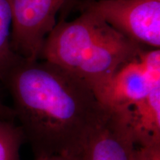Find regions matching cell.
<instances>
[{
	"instance_id": "cell-9",
	"label": "cell",
	"mask_w": 160,
	"mask_h": 160,
	"mask_svg": "<svg viewBox=\"0 0 160 160\" xmlns=\"http://www.w3.org/2000/svg\"><path fill=\"white\" fill-rule=\"evenodd\" d=\"M25 140L19 126L0 118V160H20V148Z\"/></svg>"
},
{
	"instance_id": "cell-3",
	"label": "cell",
	"mask_w": 160,
	"mask_h": 160,
	"mask_svg": "<svg viewBox=\"0 0 160 160\" xmlns=\"http://www.w3.org/2000/svg\"><path fill=\"white\" fill-rule=\"evenodd\" d=\"M111 27L139 45L160 47V0H99L83 3Z\"/></svg>"
},
{
	"instance_id": "cell-1",
	"label": "cell",
	"mask_w": 160,
	"mask_h": 160,
	"mask_svg": "<svg viewBox=\"0 0 160 160\" xmlns=\"http://www.w3.org/2000/svg\"><path fill=\"white\" fill-rule=\"evenodd\" d=\"M2 82L36 159L82 153L104 108L85 83L46 60L21 57Z\"/></svg>"
},
{
	"instance_id": "cell-7",
	"label": "cell",
	"mask_w": 160,
	"mask_h": 160,
	"mask_svg": "<svg viewBox=\"0 0 160 160\" xmlns=\"http://www.w3.org/2000/svg\"><path fill=\"white\" fill-rule=\"evenodd\" d=\"M121 110L136 146L160 143V86Z\"/></svg>"
},
{
	"instance_id": "cell-6",
	"label": "cell",
	"mask_w": 160,
	"mask_h": 160,
	"mask_svg": "<svg viewBox=\"0 0 160 160\" xmlns=\"http://www.w3.org/2000/svg\"><path fill=\"white\" fill-rule=\"evenodd\" d=\"M103 107L85 141L84 160H132L135 144L124 112Z\"/></svg>"
},
{
	"instance_id": "cell-5",
	"label": "cell",
	"mask_w": 160,
	"mask_h": 160,
	"mask_svg": "<svg viewBox=\"0 0 160 160\" xmlns=\"http://www.w3.org/2000/svg\"><path fill=\"white\" fill-rule=\"evenodd\" d=\"M160 86L159 49H142L113 76L100 103L112 109L126 108Z\"/></svg>"
},
{
	"instance_id": "cell-10",
	"label": "cell",
	"mask_w": 160,
	"mask_h": 160,
	"mask_svg": "<svg viewBox=\"0 0 160 160\" xmlns=\"http://www.w3.org/2000/svg\"><path fill=\"white\" fill-rule=\"evenodd\" d=\"M132 160H160V143L145 146H136Z\"/></svg>"
},
{
	"instance_id": "cell-8",
	"label": "cell",
	"mask_w": 160,
	"mask_h": 160,
	"mask_svg": "<svg viewBox=\"0 0 160 160\" xmlns=\"http://www.w3.org/2000/svg\"><path fill=\"white\" fill-rule=\"evenodd\" d=\"M12 13L10 0H0V81L19 59L12 50Z\"/></svg>"
},
{
	"instance_id": "cell-13",
	"label": "cell",
	"mask_w": 160,
	"mask_h": 160,
	"mask_svg": "<svg viewBox=\"0 0 160 160\" xmlns=\"http://www.w3.org/2000/svg\"><path fill=\"white\" fill-rule=\"evenodd\" d=\"M87 1H89V0H65L62 10L64 13L67 15L71 11V9H73L74 6L77 5V4H79L80 2L84 3Z\"/></svg>"
},
{
	"instance_id": "cell-12",
	"label": "cell",
	"mask_w": 160,
	"mask_h": 160,
	"mask_svg": "<svg viewBox=\"0 0 160 160\" xmlns=\"http://www.w3.org/2000/svg\"><path fill=\"white\" fill-rule=\"evenodd\" d=\"M0 118L7 120H11L15 118V113L13 108L8 107L0 99Z\"/></svg>"
},
{
	"instance_id": "cell-4",
	"label": "cell",
	"mask_w": 160,
	"mask_h": 160,
	"mask_svg": "<svg viewBox=\"0 0 160 160\" xmlns=\"http://www.w3.org/2000/svg\"><path fill=\"white\" fill-rule=\"evenodd\" d=\"M65 0H10L11 45L19 57L39 60L46 38L57 25Z\"/></svg>"
},
{
	"instance_id": "cell-2",
	"label": "cell",
	"mask_w": 160,
	"mask_h": 160,
	"mask_svg": "<svg viewBox=\"0 0 160 160\" xmlns=\"http://www.w3.org/2000/svg\"><path fill=\"white\" fill-rule=\"evenodd\" d=\"M142 49L99 16L83 9L74 20L60 19L46 38L39 59L82 81L100 102L117 70Z\"/></svg>"
},
{
	"instance_id": "cell-11",
	"label": "cell",
	"mask_w": 160,
	"mask_h": 160,
	"mask_svg": "<svg viewBox=\"0 0 160 160\" xmlns=\"http://www.w3.org/2000/svg\"><path fill=\"white\" fill-rule=\"evenodd\" d=\"M36 160H84L83 155H53L49 157L37 158Z\"/></svg>"
}]
</instances>
